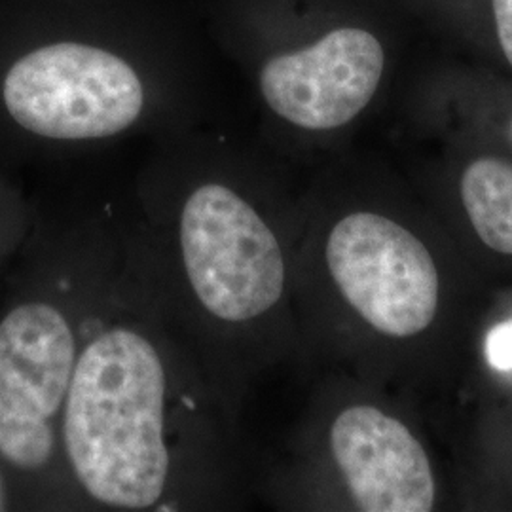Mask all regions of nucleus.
<instances>
[{"label":"nucleus","instance_id":"obj_1","mask_svg":"<svg viewBox=\"0 0 512 512\" xmlns=\"http://www.w3.org/2000/svg\"><path fill=\"white\" fill-rule=\"evenodd\" d=\"M61 418L67 486L114 511H165L181 503L184 408L173 340L154 310L92 313Z\"/></svg>","mask_w":512,"mask_h":512},{"label":"nucleus","instance_id":"obj_2","mask_svg":"<svg viewBox=\"0 0 512 512\" xmlns=\"http://www.w3.org/2000/svg\"><path fill=\"white\" fill-rule=\"evenodd\" d=\"M139 270L148 300L190 338L222 403L239 385L241 338L281 304L287 262L255 200L228 177L188 184L152 213Z\"/></svg>","mask_w":512,"mask_h":512},{"label":"nucleus","instance_id":"obj_3","mask_svg":"<svg viewBox=\"0 0 512 512\" xmlns=\"http://www.w3.org/2000/svg\"><path fill=\"white\" fill-rule=\"evenodd\" d=\"M0 311V463L19 509L54 505L67 488L61 418L84 338L73 270L38 217Z\"/></svg>","mask_w":512,"mask_h":512},{"label":"nucleus","instance_id":"obj_4","mask_svg":"<svg viewBox=\"0 0 512 512\" xmlns=\"http://www.w3.org/2000/svg\"><path fill=\"white\" fill-rule=\"evenodd\" d=\"M135 67L105 48L37 35L0 12V148L103 141L147 110Z\"/></svg>","mask_w":512,"mask_h":512},{"label":"nucleus","instance_id":"obj_5","mask_svg":"<svg viewBox=\"0 0 512 512\" xmlns=\"http://www.w3.org/2000/svg\"><path fill=\"white\" fill-rule=\"evenodd\" d=\"M384 21L351 16L294 40L258 71V90L281 122L329 133L355 122L376 99L397 40Z\"/></svg>","mask_w":512,"mask_h":512},{"label":"nucleus","instance_id":"obj_6","mask_svg":"<svg viewBox=\"0 0 512 512\" xmlns=\"http://www.w3.org/2000/svg\"><path fill=\"white\" fill-rule=\"evenodd\" d=\"M325 264L338 293L372 329L406 338L439 306V274L427 247L401 224L357 211L330 228Z\"/></svg>","mask_w":512,"mask_h":512},{"label":"nucleus","instance_id":"obj_7","mask_svg":"<svg viewBox=\"0 0 512 512\" xmlns=\"http://www.w3.org/2000/svg\"><path fill=\"white\" fill-rule=\"evenodd\" d=\"M330 454L357 509L427 512L435 505V480L425 450L403 423L357 404L332 421Z\"/></svg>","mask_w":512,"mask_h":512},{"label":"nucleus","instance_id":"obj_8","mask_svg":"<svg viewBox=\"0 0 512 512\" xmlns=\"http://www.w3.org/2000/svg\"><path fill=\"white\" fill-rule=\"evenodd\" d=\"M397 4L458 50L478 55L512 76V0H397Z\"/></svg>","mask_w":512,"mask_h":512},{"label":"nucleus","instance_id":"obj_9","mask_svg":"<svg viewBox=\"0 0 512 512\" xmlns=\"http://www.w3.org/2000/svg\"><path fill=\"white\" fill-rule=\"evenodd\" d=\"M461 202L478 238L512 255V162L494 154L476 156L461 171Z\"/></svg>","mask_w":512,"mask_h":512},{"label":"nucleus","instance_id":"obj_10","mask_svg":"<svg viewBox=\"0 0 512 512\" xmlns=\"http://www.w3.org/2000/svg\"><path fill=\"white\" fill-rule=\"evenodd\" d=\"M33 226V213L0 169V268L19 255Z\"/></svg>","mask_w":512,"mask_h":512},{"label":"nucleus","instance_id":"obj_11","mask_svg":"<svg viewBox=\"0 0 512 512\" xmlns=\"http://www.w3.org/2000/svg\"><path fill=\"white\" fill-rule=\"evenodd\" d=\"M484 353L486 361L495 370H512V319L488 332Z\"/></svg>","mask_w":512,"mask_h":512},{"label":"nucleus","instance_id":"obj_12","mask_svg":"<svg viewBox=\"0 0 512 512\" xmlns=\"http://www.w3.org/2000/svg\"><path fill=\"white\" fill-rule=\"evenodd\" d=\"M14 509H19L18 495L0 463V511H14Z\"/></svg>","mask_w":512,"mask_h":512},{"label":"nucleus","instance_id":"obj_13","mask_svg":"<svg viewBox=\"0 0 512 512\" xmlns=\"http://www.w3.org/2000/svg\"><path fill=\"white\" fill-rule=\"evenodd\" d=\"M501 131H503L505 141L512 147V109L511 112H509V116H507V120H505V124L501 126Z\"/></svg>","mask_w":512,"mask_h":512}]
</instances>
